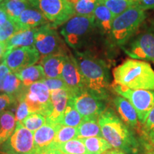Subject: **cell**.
Returning <instances> with one entry per match:
<instances>
[{
  "mask_svg": "<svg viewBox=\"0 0 154 154\" xmlns=\"http://www.w3.org/2000/svg\"><path fill=\"white\" fill-rule=\"evenodd\" d=\"M11 72L10 69L4 62L0 64V92H3V84L6 77Z\"/></svg>",
  "mask_w": 154,
  "mask_h": 154,
  "instance_id": "f35d334b",
  "label": "cell"
},
{
  "mask_svg": "<svg viewBox=\"0 0 154 154\" xmlns=\"http://www.w3.org/2000/svg\"><path fill=\"white\" fill-rule=\"evenodd\" d=\"M47 87L49 88V91H54V90L57 89H68V86L65 82H63L61 78H54V79H45L44 81H42ZM72 92V91H71Z\"/></svg>",
  "mask_w": 154,
  "mask_h": 154,
  "instance_id": "8d00e7d4",
  "label": "cell"
},
{
  "mask_svg": "<svg viewBox=\"0 0 154 154\" xmlns=\"http://www.w3.org/2000/svg\"><path fill=\"white\" fill-rule=\"evenodd\" d=\"M75 59L84 76L87 91L106 101L109 96V79L105 63L86 52L75 51Z\"/></svg>",
  "mask_w": 154,
  "mask_h": 154,
  "instance_id": "7a4b0ae2",
  "label": "cell"
},
{
  "mask_svg": "<svg viewBox=\"0 0 154 154\" xmlns=\"http://www.w3.org/2000/svg\"><path fill=\"white\" fill-rule=\"evenodd\" d=\"M77 136V127H70L61 125L57 136L53 142L49 146V149H56L61 144L66 143L69 140L76 138Z\"/></svg>",
  "mask_w": 154,
  "mask_h": 154,
  "instance_id": "f1b7e54d",
  "label": "cell"
},
{
  "mask_svg": "<svg viewBox=\"0 0 154 154\" xmlns=\"http://www.w3.org/2000/svg\"><path fill=\"white\" fill-rule=\"evenodd\" d=\"M38 28L17 32L5 42L7 51L17 47L34 46V37Z\"/></svg>",
  "mask_w": 154,
  "mask_h": 154,
  "instance_id": "44dd1931",
  "label": "cell"
},
{
  "mask_svg": "<svg viewBox=\"0 0 154 154\" xmlns=\"http://www.w3.org/2000/svg\"><path fill=\"white\" fill-rule=\"evenodd\" d=\"M103 138L116 149L123 151L126 154H136L139 149V143L129 126L109 108L99 116L98 119Z\"/></svg>",
  "mask_w": 154,
  "mask_h": 154,
  "instance_id": "6da1fadb",
  "label": "cell"
},
{
  "mask_svg": "<svg viewBox=\"0 0 154 154\" xmlns=\"http://www.w3.org/2000/svg\"><path fill=\"white\" fill-rule=\"evenodd\" d=\"M4 1V0H0V4H1L2 2Z\"/></svg>",
  "mask_w": 154,
  "mask_h": 154,
  "instance_id": "816d5d0a",
  "label": "cell"
},
{
  "mask_svg": "<svg viewBox=\"0 0 154 154\" xmlns=\"http://www.w3.org/2000/svg\"><path fill=\"white\" fill-rule=\"evenodd\" d=\"M145 19V11L135 4L113 19L110 33L112 41L123 47L134 36Z\"/></svg>",
  "mask_w": 154,
  "mask_h": 154,
  "instance_id": "277c9868",
  "label": "cell"
},
{
  "mask_svg": "<svg viewBox=\"0 0 154 154\" xmlns=\"http://www.w3.org/2000/svg\"><path fill=\"white\" fill-rule=\"evenodd\" d=\"M46 122L47 119L44 116L38 113H30L24 120L21 122V124L31 131L34 132L44 126Z\"/></svg>",
  "mask_w": 154,
  "mask_h": 154,
  "instance_id": "d6a6232c",
  "label": "cell"
},
{
  "mask_svg": "<svg viewBox=\"0 0 154 154\" xmlns=\"http://www.w3.org/2000/svg\"><path fill=\"white\" fill-rule=\"evenodd\" d=\"M6 51H7V49H6L5 42H0V59L3 58Z\"/></svg>",
  "mask_w": 154,
  "mask_h": 154,
  "instance_id": "f6af8a7d",
  "label": "cell"
},
{
  "mask_svg": "<svg viewBox=\"0 0 154 154\" xmlns=\"http://www.w3.org/2000/svg\"><path fill=\"white\" fill-rule=\"evenodd\" d=\"M85 145L88 154H102L112 146L103 137H90L81 138Z\"/></svg>",
  "mask_w": 154,
  "mask_h": 154,
  "instance_id": "484cf974",
  "label": "cell"
},
{
  "mask_svg": "<svg viewBox=\"0 0 154 154\" xmlns=\"http://www.w3.org/2000/svg\"><path fill=\"white\" fill-rule=\"evenodd\" d=\"M148 154H154V150L149 149V152H148Z\"/></svg>",
  "mask_w": 154,
  "mask_h": 154,
  "instance_id": "7dc6e473",
  "label": "cell"
},
{
  "mask_svg": "<svg viewBox=\"0 0 154 154\" xmlns=\"http://www.w3.org/2000/svg\"><path fill=\"white\" fill-rule=\"evenodd\" d=\"M35 154H63V153L58 149H48L42 150V151H36Z\"/></svg>",
  "mask_w": 154,
  "mask_h": 154,
  "instance_id": "60d3db41",
  "label": "cell"
},
{
  "mask_svg": "<svg viewBox=\"0 0 154 154\" xmlns=\"http://www.w3.org/2000/svg\"><path fill=\"white\" fill-rule=\"evenodd\" d=\"M20 32L16 22L10 19L0 26V42H6L17 32Z\"/></svg>",
  "mask_w": 154,
  "mask_h": 154,
  "instance_id": "836d02e7",
  "label": "cell"
},
{
  "mask_svg": "<svg viewBox=\"0 0 154 154\" xmlns=\"http://www.w3.org/2000/svg\"><path fill=\"white\" fill-rule=\"evenodd\" d=\"M73 97V96H72ZM83 120L82 116L75 109L72 97L69 100L66 110L63 113V119L61 121V125L70 127H78Z\"/></svg>",
  "mask_w": 154,
  "mask_h": 154,
  "instance_id": "83f0119b",
  "label": "cell"
},
{
  "mask_svg": "<svg viewBox=\"0 0 154 154\" xmlns=\"http://www.w3.org/2000/svg\"><path fill=\"white\" fill-rule=\"evenodd\" d=\"M16 127V118L11 111L7 110L0 115V146L13 134Z\"/></svg>",
  "mask_w": 154,
  "mask_h": 154,
  "instance_id": "cb8c5ba5",
  "label": "cell"
},
{
  "mask_svg": "<svg viewBox=\"0 0 154 154\" xmlns=\"http://www.w3.org/2000/svg\"><path fill=\"white\" fill-rule=\"evenodd\" d=\"M48 20L37 9L31 7L26 9L21 14L16 24L19 31H24L38 28L47 24Z\"/></svg>",
  "mask_w": 154,
  "mask_h": 154,
  "instance_id": "2e32d148",
  "label": "cell"
},
{
  "mask_svg": "<svg viewBox=\"0 0 154 154\" xmlns=\"http://www.w3.org/2000/svg\"><path fill=\"white\" fill-rule=\"evenodd\" d=\"M94 18L96 27L99 28L103 33L110 34L114 17L109 9L101 2L99 1V3L96 6L94 11Z\"/></svg>",
  "mask_w": 154,
  "mask_h": 154,
  "instance_id": "ffe728a7",
  "label": "cell"
},
{
  "mask_svg": "<svg viewBox=\"0 0 154 154\" xmlns=\"http://www.w3.org/2000/svg\"><path fill=\"white\" fill-rule=\"evenodd\" d=\"M75 109L84 118H99L106 109L105 101L84 91L72 97Z\"/></svg>",
  "mask_w": 154,
  "mask_h": 154,
  "instance_id": "4fadbf2b",
  "label": "cell"
},
{
  "mask_svg": "<svg viewBox=\"0 0 154 154\" xmlns=\"http://www.w3.org/2000/svg\"><path fill=\"white\" fill-rule=\"evenodd\" d=\"M61 124H54L46 122L34 134V146L36 151L48 149L53 142Z\"/></svg>",
  "mask_w": 154,
  "mask_h": 154,
  "instance_id": "e0dca14e",
  "label": "cell"
},
{
  "mask_svg": "<svg viewBox=\"0 0 154 154\" xmlns=\"http://www.w3.org/2000/svg\"><path fill=\"white\" fill-rule=\"evenodd\" d=\"M116 93L128 100L137 113L138 121L145 124L148 116L154 107V91L145 89H131L126 86L113 84Z\"/></svg>",
  "mask_w": 154,
  "mask_h": 154,
  "instance_id": "52a82bcc",
  "label": "cell"
},
{
  "mask_svg": "<svg viewBox=\"0 0 154 154\" xmlns=\"http://www.w3.org/2000/svg\"><path fill=\"white\" fill-rule=\"evenodd\" d=\"M99 118H84L79 126L77 127L76 138L90 137H103L100 128Z\"/></svg>",
  "mask_w": 154,
  "mask_h": 154,
  "instance_id": "603a6c76",
  "label": "cell"
},
{
  "mask_svg": "<svg viewBox=\"0 0 154 154\" xmlns=\"http://www.w3.org/2000/svg\"><path fill=\"white\" fill-rule=\"evenodd\" d=\"M56 149L63 154H88L84 142L81 138H74L59 145Z\"/></svg>",
  "mask_w": 154,
  "mask_h": 154,
  "instance_id": "f546056e",
  "label": "cell"
},
{
  "mask_svg": "<svg viewBox=\"0 0 154 154\" xmlns=\"http://www.w3.org/2000/svg\"><path fill=\"white\" fill-rule=\"evenodd\" d=\"M0 151L9 154H35L34 132L17 123L13 134L0 146Z\"/></svg>",
  "mask_w": 154,
  "mask_h": 154,
  "instance_id": "30bf717a",
  "label": "cell"
},
{
  "mask_svg": "<svg viewBox=\"0 0 154 154\" xmlns=\"http://www.w3.org/2000/svg\"><path fill=\"white\" fill-rule=\"evenodd\" d=\"M113 103L117 112L125 124L131 128H137L138 125V115L131 103L121 96H116L113 99Z\"/></svg>",
  "mask_w": 154,
  "mask_h": 154,
  "instance_id": "ac0fdd59",
  "label": "cell"
},
{
  "mask_svg": "<svg viewBox=\"0 0 154 154\" xmlns=\"http://www.w3.org/2000/svg\"><path fill=\"white\" fill-rule=\"evenodd\" d=\"M9 18L7 16V13L5 12V11L2 9V7L0 6V26L5 24V23L8 21Z\"/></svg>",
  "mask_w": 154,
  "mask_h": 154,
  "instance_id": "b9f144b4",
  "label": "cell"
},
{
  "mask_svg": "<svg viewBox=\"0 0 154 154\" xmlns=\"http://www.w3.org/2000/svg\"><path fill=\"white\" fill-rule=\"evenodd\" d=\"M50 93L53 110L51 114L46 117L47 122L54 124H61L69 100L74 96V94L68 89L54 90L50 91Z\"/></svg>",
  "mask_w": 154,
  "mask_h": 154,
  "instance_id": "9a60e30c",
  "label": "cell"
},
{
  "mask_svg": "<svg viewBox=\"0 0 154 154\" xmlns=\"http://www.w3.org/2000/svg\"><path fill=\"white\" fill-rule=\"evenodd\" d=\"M98 3L99 0H79L74 7L75 14L93 17Z\"/></svg>",
  "mask_w": 154,
  "mask_h": 154,
  "instance_id": "1f68e13d",
  "label": "cell"
},
{
  "mask_svg": "<svg viewBox=\"0 0 154 154\" xmlns=\"http://www.w3.org/2000/svg\"><path fill=\"white\" fill-rule=\"evenodd\" d=\"M15 1H29V0H15Z\"/></svg>",
  "mask_w": 154,
  "mask_h": 154,
  "instance_id": "681fc988",
  "label": "cell"
},
{
  "mask_svg": "<svg viewBox=\"0 0 154 154\" xmlns=\"http://www.w3.org/2000/svg\"><path fill=\"white\" fill-rule=\"evenodd\" d=\"M99 1L101 2L109 9L114 18L135 5L131 0H99Z\"/></svg>",
  "mask_w": 154,
  "mask_h": 154,
  "instance_id": "4dcf8cb0",
  "label": "cell"
},
{
  "mask_svg": "<svg viewBox=\"0 0 154 154\" xmlns=\"http://www.w3.org/2000/svg\"><path fill=\"white\" fill-rule=\"evenodd\" d=\"M0 6L7 13L9 18L15 22L25 9L32 7L29 2L15 0H4Z\"/></svg>",
  "mask_w": 154,
  "mask_h": 154,
  "instance_id": "d4e9b609",
  "label": "cell"
},
{
  "mask_svg": "<svg viewBox=\"0 0 154 154\" xmlns=\"http://www.w3.org/2000/svg\"><path fill=\"white\" fill-rule=\"evenodd\" d=\"M95 27L94 17L75 14L63 24L61 34L69 47L76 51L84 46Z\"/></svg>",
  "mask_w": 154,
  "mask_h": 154,
  "instance_id": "5b68a950",
  "label": "cell"
},
{
  "mask_svg": "<svg viewBox=\"0 0 154 154\" xmlns=\"http://www.w3.org/2000/svg\"><path fill=\"white\" fill-rule=\"evenodd\" d=\"M19 100L26 102L30 113H38L47 117L52 112L51 93L43 82H36L29 86H25L17 98V101Z\"/></svg>",
  "mask_w": 154,
  "mask_h": 154,
  "instance_id": "8992f818",
  "label": "cell"
},
{
  "mask_svg": "<svg viewBox=\"0 0 154 154\" xmlns=\"http://www.w3.org/2000/svg\"><path fill=\"white\" fill-rule=\"evenodd\" d=\"M18 103L16 97L7 94H0V115L7 109L12 107Z\"/></svg>",
  "mask_w": 154,
  "mask_h": 154,
  "instance_id": "e575fe53",
  "label": "cell"
},
{
  "mask_svg": "<svg viewBox=\"0 0 154 154\" xmlns=\"http://www.w3.org/2000/svg\"><path fill=\"white\" fill-rule=\"evenodd\" d=\"M66 1L69 4V5L72 6V7H74L75 5H76L77 2H78L79 0H66Z\"/></svg>",
  "mask_w": 154,
  "mask_h": 154,
  "instance_id": "bcb514c9",
  "label": "cell"
},
{
  "mask_svg": "<svg viewBox=\"0 0 154 154\" xmlns=\"http://www.w3.org/2000/svg\"><path fill=\"white\" fill-rule=\"evenodd\" d=\"M32 7L40 11L47 19L59 26L66 23L75 15L74 7L66 0H29Z\"/></svg>",
  "mask_w": 154,
  "mask_h": 154,
  "instance_id": "ba28073f",
  "label": "cell"
},
{
  "mask_svg": "<svg viewBox=\"0 0 154 154\" xmlns=\"http://www.w3.org/2000/svg\"><path fill=\"white\" fill-rule=\"evenodd\" d=\"M102 154H126V153H124L123 151H121V150L116 149H111L107 150L106 151H105L104 153H103Z\"/></svg>",
  "mask_w": 154,
  "mask_h": 154,
  "instance_id": "ee69618b",
  "label": "cell"
},
{
  "mask_svg": "<svg viewBox=\"0 0 154 154\" xmlns=\"http://www.w3.org/2000/svg\"><path fill=\"white\" fill-rule=\"evenodd\" d=\"M17 123H21L30 114L29 109L26 103L24 100L18 101V106L17 107L16 113H15Z\"/></svg>",
  "mask_w": 154,
  "mask_h": 154,
  "instance_id": "d590c367",
  "label": "cell"
},
{
  "mask_svg": "<svg viewBox=\"0 0 154 154\" xmlns=\"http://www.w3.org/2000/svg\"><path fill=\"white\" fill-rule=\"evenodd\" d=\"M136 5L144 11L154 9V0H139Z\"/></svg>",
  "mask_w": 154,
  "mask_h": 154,
  "instance_id": "ab89813d",
  "label": "cell"
},
{
  "mask_svg": "<svg viewBox=\"0 0 154 154\" xmlns=\"http://www.w3.org/2000/svg\"><path fill=\"white\" fill-rule=\"evenodd\" d=\"M0 154H9V153H4V152L0 151Z\"/></svg>",
  "mask_w": 154,
  "mask_h": 154,
  "instance_id": "f907efd6",
  "label": "cell"
},
{
  "mask_svg": "<svg viewBox=\"0 0 154 154\" xmlns=\"http://www.w3.org/2000/svg\"><path fill=\"white\" fill-rule=\"evenodd\" d=\"M122 47L131 59L154 62V31L147 29L134 36Z\"/></svg>",
  "mask_w": 154,
  "mask_h": 154,
  "instance_id": "9c48e42d",
  "label": "cell"
},
{
  "mask_svg": "<svg viewBox=\"0 0 154 154\" xmlns=\"http://www.w3.org/2000/svg\"><path fill=\"white\" fill-rule=\"evenodd\" d=\"M66 54H58L42 57L41 65L44 69L46 79L61 78Z\"/></svg>",
  "mask_w": 154,
  "mask_h": 154,
  "instance_id": "d6986e66",
  "label": "cell"
},
{
  "mask_svg": "<svg viewBox=\"0 0 154 154\" xmlns=\"http://www.w3.org/2000/svg\"><path fill=\"white\" fill-rule=\"evenodd\" d=\"M53 25L45 24L36 30L34 47L42 57L49 55L66 54L64 44Z\"/></svg>",
  "mask_w": 154,
  "mask_h": 154,
  "instance_id": "8fae6325",
  "label": "cell"
},
{
  "mask_svg": "<svg viewBox=\"0 0 154 154\" xmlns=\"http://www.w3.org/2000/svg\"><path fill=\"white\" fill-rule=\"evenodd\" d=\"M144 129L147 134L154 133V107L148 116L147 119L144 124Z\"/></svg>",
  "mask_w": 154,
  "mask_h": 154,
  "instance_id": "74e56055",
  "label": "cell"
},
{
  "mask_svg": "<svg viewBox=\"0 0 154 154\" xmlns=\"http://www.w3.org/2000/svg\"><path fill=\"white\" fill-rule=\"evenodd\" d=\"M40 57V54L34 46L17 47L6 51L3 61L11 72L16 74L19 71L33 66L38 62Z\"/></svg>",
  "mask_w": 154,
  "mask_h": 154,
  "instance_id": "7c38bea8",
  "label": "cell"
},
{
  "mask_svg": "<svg viewBox=\"0 0 154 154\" xmlns=\"http://www.w3.org/2000/svg\"><path fill=\"white\" fill-rule=\"evenodd\" d=\"M131 1L133 2H134V4H136L138 1H139V0H131Z\"/></svg>",
  "mask_w": 154,
  "mask_h": 154,
  "instance_id": "c3c4849f",
  "label": "cell"
},
{
  "mask_svg": "<svg viewBox=\"0 0 154 154\" xmlns=\"http://www.w3.org/2000/svg\"><path fill=\"white\" fill-rule=\"evenodd\" d=\"M114 84L131 89L154 91V70L146 61L127 59L113 69Z\"/></svg>",
  "mask_w": 154,
  "mask_h": 154,
  "instance_id": "3957f363",
  "label": "cell"
},
{
  "mask_svg": "<svg viewBox=\"0 0 154 154\" xmlns=\"http://www.w3.org/2000/svg\"><path fill=\"white\" fill-rule=\"evenodd\" d=\"M25 86L15 74L10 72L6 77L3 84V92L14 96L17 99Z\"/></svg>",
  "mask_w": 154,
  "mask_h": 154,
  "instance_id": "4316f807",
  "label": "cell"
},
{
  "mask_svg": "<svg viewBox=\"0 0 154 154\" xmlns=\"http://www.w3.org/2000/svg\"><path fill=\"white\" fill-rule=\"evenodd\" d=\"M147 135L149 140V145L147 146V149H149L154 150V133H151V134Z\"/></svg>",
  "mask_w": 154,
  "mask_h": 154,
  "instance_id": "7bdbcfd3",
  "label": "cell"
},
{
  "mask_svg": "<svg viewBox=\"0 0 154 154\" xmlns=\"http://www.w3.org/2000/svg\"><path fill=\"white\" fill-rule=\"evenodd\" d=\"M61 79L74 96L87 91L84 76L80 72L74 56L72 54L65 56Z\"/></svg>",
  "mask_w": 154,
  "mask_h": 154,
  "instance_id": "5bb4252c",
  "label": "cell"
},
{
  "mask_svg": "<svg viewBox=\"0 0 154 154\" xmlns=\"http://www.w3.org/2000/svg\"><path fill=\"white\" fill-rule=\"evenodd\" d=\"M15 75L26 86L32 85L36 82H42L46 79L44 69L41 64L29 66L19 71Z\"/></svg>",
  "mask_w": 154,
  "mask_h": 154,
  "instance_id": "7402d4cb",
  "label": "cell"
}]
</instances>
